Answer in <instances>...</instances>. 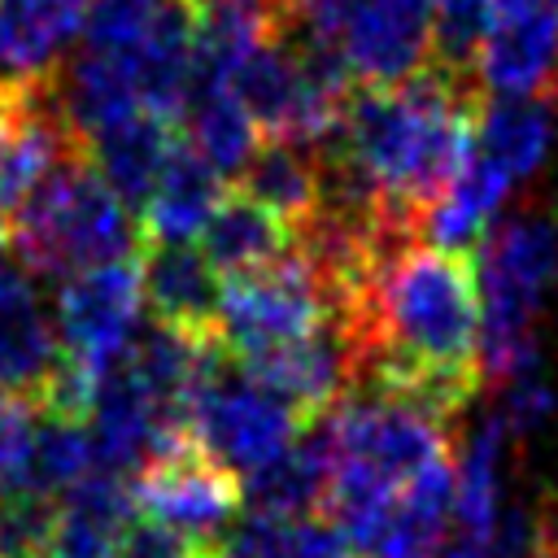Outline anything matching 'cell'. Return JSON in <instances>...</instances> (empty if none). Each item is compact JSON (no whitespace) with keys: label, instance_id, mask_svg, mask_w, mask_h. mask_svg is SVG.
Returning <instances> with one entry per match:
<instances>
[{"label":"cell","instance_id":"cell-17","mask_svg":"<svg viewBox=\"0 0 558 558\" xmlns=\"http://www.w3.org/2000/svg\"><path fill=\"white\" fill-rule=\"evenodd\" d=\"M96 466L92 458V432L83 414L39 405L31 410L26 440L17 449V462L0 488H26L44 497H61L74 480H83Z\"/></svg>","mask_w":558,"mask_h":558},{"label":"cell","instance_id":"cell-20","mask_svg":"<svg viewBox=\"0 0 558 558\" xmlns=\"http://www.w3.org/2000/svg\"><path fill=\"white\" fill-rule=\"evenodd\" d=\"M218 201H222V174L187 140H179L153 201L140 214V231L144 240H192L201 235Z\"/></svg>","mask_w":558,"mask_h":558},{"label":"cell","instance_id":"cell-10","mask_svg":"<svg viewBox=\"0 0 558 558\" xmlns=\"http://www.w3.org/2000/svg\"><path fill=\"white\" fill-rule=\"evenodd\" d=\"M140 288L148 318L187 331L196 340L222 336V279L214 262L187 240H144Z\"/></svg>","mask_w":558,"mask_h":558},{"label":"cell","instance_id":"cell-11","mask_svg":"<svg viewBox=\"0 0 558 558\" xmlns=\"http://www.w3.org/2000/svg\"><path fill=\"white\" fill-rule=\"evenodd\" d=\"M92 0H0V87H48L83 35Z\"/></svg>","mask_w":558,"mask_h":558},{"label":"cell","instance_id":"cell-1","mask_svg":"<svg viewBox=\"0 0 558 558\" xmlns=\"http://www.w3.org/2000/svg\"><path fill=\"white\" fill-rule=\"evenodd\" d=\"M9 244L31 275L70 279L78 270L135 257L144 231L96 170L92 148H78L48 166L17 201L9 218Z\"/></svg>","mask_w":558,"mask_h":558},{"label":"cell","instance_id":"cell-29","mask_svg":"<svg viewBox=\"0 0 558 558\" xmlns=\"http://www.w3.org/2000/svg\"><path fill=\"white\" fill-rule=\"evenodd\" d=\"M26 423H31V405L0 397V484L9 480V471L17 462V449L26 440Z\"/></svg>","mask_w":558,"mask_h":558},{"label":"cell","instance_id":"cell-3","mask_svg":"<svg viewBox=\"0 0 558 558\" xmlns=\"http://www.w3.org/2000/svg\"><path fill=\"white\" fill-rule=\"evenodd\" d=\"M288 22L323 44L357 87L401 83L436 52V0H296Z\"/></svg>","mask_w":558,"mask_h":558},{"label":"cell","instance_id":"cell-4","mask_svg":"<svg viewBox=\"0 0 558 558\" xmlns=\"http://www.w3.org/2000/svg\"><path fill=\"white\" fill-rule=\"evenodd\" d=\"M301 427V414L257 375H248L244 362L222 344V336L209 340L192 392V436L214 458H222L244 480L248 471L270 462Z\"/></svg>","mask_w":558,"mask_h":558},{"label":"cell","instance_id":"cell-9","mask_svg":"<svg viewBox=\"0 0 558 558\" xmlns=\"http://www.w3.org/2000/svg\"><path fill=\"white\" fill-rule=\"evenodd\" d=\"M39 275L22 257H9L0 244V397L31 410L52 405L61 379V340L52 310L39 296Z\"/></svg>","mask_w":558,"mask_h":558},{"label":"cell","instance_id":"cell-27","mask_svg":"<svg viewBox=\"0 0 558 558\" xmlns=\"http://www.w3.org/2000/svg\"><path fill=\"white\" fill-rule=\"evenodd\" d=\"M157 4L161 0H92L83 22V44H105V48L135 44L148 17L157 13Z\"/></svg>","mask_w":558,"mask_h":558},{"label":"cell","instance_id":"cell-23","mask_svg":"<svg viewBox=\"0 0 558 558\" xmlns=\"http://www.w3.org/2000/svg\"><path fill=\"white\" fill-rule=\"evenodd\" d=\"M183 118H187V144L227 179V174H240V166L248 161V153L257 148V126L253 118L244 113V105L235 100L231 87H218V92H192L187 105H183Z\"/></svg>","mask_w":558,"mask_h":558},{"label":"cell","instance_id":"cell-22","mask_svg":"<svg viewBox=\"0 0 558 558\" xmlns=\"http://www.w3.org/2000/svg\"><path fill=\"white\" fill-rule=\"evenodd\" d=\"M549 148V109L541 96H501L484 100L475 126V153L493 161L510 183L527 179Z\"/></svg>","mask_w":558,"mask_h":558},{"label":"cell","instance_id":"cell-21","mask_svg":"<svg viewBox=\"0 0 558 558\" xmlns=\"http://www.w3.org/2000/svg\"><path fill=\"white\" fill-rule=\"evenodd\" d=\"M235 187L296 227L318 205V153L296 140H257L235 174Z\"/></svg>","mask_w":558,"mask_h":558},{"label":"cell","instance_id":"cell-28","mask_svg":"<svg viewBox=\"0 0 558 558\" xmlns=\"http://www.w3.org/2000/svg\"><path fill=\"white\" fill-rule=\"evenodd\" d=\"M549 405H554V392H549V384L541 379L536 366H527V371H519V375L506 379L501 418H506L510 432H532L549 414Z\"/></svg>","mask_w":558,"mask_h":558},{"label":"cell","instance_id":"cell-7","mask_svg":"<svg viewBox=\"0 0 558 558\" xmlns=\"http://www.w3.org/2000/svg\"><path fill=\"white\" fill-rule=\"evenodd\" d=\"M135 506L196 541H214L244 501V480L214 458L192 432L157 449L131 475Z\"/></svg>","mask_w":558,"mask_h":558},{"label":"cell","instance_id":"cell-15","mask_svg":"<svg viewBox=\"0 0 558 558\" xmlns=\"http://www.w3.org/2000/svg\"><path fill=\"white\" fill-rule=\"evenodd\" d=\"M179 140L183 135L174 131V118L135 109V113L109 122L105 131H96L87 144H92V161L105 174V183L113 187V196L131 214H144Z\"/></svg>","mask_w":558,"mask_h":558},{"label":"cell","instance_id":"cell-16","mask_svg":"<svg viewBox=\"0 0 558 558\" xmlns=\"http://www.w3.org/2000/svg\"><path fill=\"white\" fill-rule=\"evenodd\" d=\"M135 519L131 480L92 466L57 497V527L48 558H118V541Z\"/></svg>","mask_w":558,"mask_h":558},{"label":"cell","instance_id":"cell-6","mask_svg":"<svg viewBox=\"0 0 558 558\" xmlns=\"http://www.w3.org/2000/svg\"><path fill=\"white\" fill-rule=\"evenodd\" d=\"M140 301H144L140 253L61 279L52 301L61 357L70 371L92 379V388H96V375L126 349L131 331L140 327Z\"/></svg>","mask_w":558,"mask_h":558},{"label":"cell","instance_id":"cell-12","mask_svg":"<svg viewBox=\"0 0 558 558\" xmlns=\"http://www.w3.org/2000/svg\"><path fill=\"white\" fill-rule=\"evenodd\" d=\"M449 519H453V475L449 462H440L401 493H392L349 541L357 558H440Z\"/></svg>","mask_w":558,"mask_h":558},{"label":"cell","instance_id":"cell-19","mask_svg":"<svg viewBox=\"0 0 558 558\" xmlns=\"http://www.w3.org/2000/svg\"><path fill=\"white\" fill-rule=\"evenodd\" d=\"M218 558H357L344 527L327 514H235L214 536Z\"/></svg>","mask_w":558,"mask_h":558},{"label":"cell","instance_id":"cell-18","mask_svg":"<svg viewBox=\"0 0 558 558\" xmlns=\"http://www.w3.org/2000/svg\"><path fill=\"white\" fill-rule=\"evenodd\" d=\"M288 248H292V222L266 209L262 201L244 196L240 187L222 192V201L201 227V253L214 262L218 275L262 270Z\"/></svg>","mask_w":558,"mask_h":558},{"label":"cell","instance_id":"cell-5","mask_svg":"<svg viewBox=\"0 0 558 558\" xmlns=\"http://www.w3.org/2000/svg\"><path fill=\"white\" fill-rule=\"evenodd\" d=\"M331 314V292L296 244L262 270L227 275L222 283V344L235 357L279 349Z\"/></svg>","mask_w":558,"mask_h":558},{"label":"cell","instance_id":"cell-8","mask_svg":"<svg viewBox=\"0 0 558 558\" xmlns=\"http://www.w3.org/2000/svg\"><path fill=\"white\" fill-rule=\"evenodd\" d=\"M240 362L248 375H257L266 388H275L301 414V423L331 414L362 379V344L340 314H327L305 336H296L279 349L240 357Z\"/></svg>","mask_w":558,"mask_h":558},{"label":"cell","instance_id":"cell-14","mask_svg":"<svg viewBox=\"0 0 558 558\" xmlns=\"http://www.w3.org/2000/svg\"><path fill=\"white\" fill-rule=\"evenodd\" d=\"M336 466V427L331 414L310 418L270 462L244 475V497L253 510L270 514H323Z\"/></svg>","mask_w":558,"mask_h":558},{"label":"cell","instance_id":"cell-25","mask_svg":"<svg viewBox=\"0 0 558 558\" xmlns=\"http://www.w3.org/2000/svg\"><path fill=\"white\" fill-rule=\"evenodd\" d=\"M57 527V497L0 488V558H48Z\"/></svg>","mask_w":558,"mask_h":558},{"label":"cell","instance_id":"cell-26","mask_svg":"<svg viewBox=\"0 0 558 558\" xmlns=\"http://www.w3.org/2000/svg\"><path fill=\"white\" fill-rule=\"evenodd\" d=\"M118 558H218L214 541H196L153 514H135L118 541Z\"/></svg>","mask_w":558,"mask_h":558},{"label":"cell","instance_id":"cell-30","mask_svg":"<svg viewBox=\"0 0 558 558\" xmlns=\"http://www.w3.org/2000/svg\"><path fill=\"white\" fill-rule=\"evenodd\" d=\"M554 4H558V0H554Z\"/></svg>","mask_w":558,"mask_h":558},{"label":"cell","instance_id":"cell-24","mask_svg":"<svg viewBox=\"0 0 558 558\" xmlns=\"http://www.w3.org/2000/svg\"><path fill=\"white\" fill-rule=\"evenodd\" d=\"M506 418L493 414L484 418L466 449H462V466L453 480V519L462 523L466 536H484L501 510V449H506Z\"/></svg>","mask_w":558,"mask_h":558},{"label":"cell","instance_id":"cell-13","mask_svg":"<svg viewBox=\"0 0 558 558\" xmlns=\"http://www.w3.org/2000/svg\"><path fill=\"white\" fill-rule=\"evenodd\" d=\"M480 83L501 96H549L558 70V4L541 0L493 22L480 44Z\"/></svg>","mask_w":558,"mask_h":558},{"label":"cell","instance_id":"cell-2","mask_svg":"<svg viewBox=\"0 0 558 558\" xmlns=\"http://www.w3.org/2000/svg\"><path fill=\"white\" fill-rule=\"evenodd\" d=\"M558 275V227L541 214H519L484 231L475 244L480 283V366L488 379H510L536 366L532 323Z\"/></svg>","mask_w":558,"mask_h":558}]
</instances>
